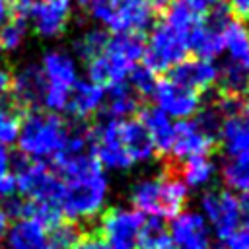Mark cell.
Instances as JSON below:
<instances>
[{"mask_svg":"<svg viewBox=\"0 0 249 249\" xmlns=\"http://www.w3.org/2000/svg\"><path fill=\"white\" fill-rule=\"evenodd\" d=\"M49 241L53 249H72L82 237V228L74 220H60L49 228Z\"/></svg>","mask_w":249,"mask_h":249,"instance_id":"4dcf8cb0","label":"cell"},{"mask_svg":"<svg viewBox=\"0 0 249 249\" xmlns=\"http://www.w3.org/2000/svg\"><path fill=\"white\" fill-rule=\"evenodd\" d=\"M43 72L47 76L49 84L72 88L78 80L76 76V64L72 56L64 51H49L43 58Z\"/></svg>","mask_w":249,"mask_h":249,"instance_id":"cb8c5ba5","label":"cell"},{"mask_svg":"<svg viewBox=\"0 0 249 249\" xmlns=\"http://www.w3.org/2000/svg\"><path fill=\"white\" fill-rule=\"evenodd\" d=\"M130 68H132V62L105 51L103 54H99L88 62V76H89V82H93L101 88L103 86L109 88L113 84L124 82Z\"/></svg>","mask_w":249,"mask_h":249,"instance_id":"d6986e66","label":"cell"},{"mask_svg":"<svg viewBox=\"0 0 249 249\" xmlns=\"http://www.w3.org/2000/svg\"><path fill=\"white\" fill-rule=\"evenodd\" d=\"M189 56L185 39L175 33L163 19H156L150 39L146 41L144 51V66L154 74H165L177 62Z\"/></svg>","mask_w":249,"mask_h":249,"instance_id":"277c9868","label":"cell"},{"mask_svg":"<svg viewBox=\"0 0 249 249\" xmlns=\"http://www.w3.org/2000/svg\"><path fill=\"white\" fill-rule=\"evenodd\" d=\"M235 19H249V0H224Z\"/></svg>","mask_w":249,"mask_h":249,"instance_id":"8d00e7d4","label":"cell"},{"mask_svg":"<svg viewBox=\"0 0 249 249\" xmlns=\"http://www.w3.org/2000/svg\"><path fill=\"white\" fill-rule=\"evenodd\" d=\"M68 126L66 121L56 115L54 111L43 113L27 111L21 115L19 128H18V150L27 154L29 158H53L66 140Z\"/></svg>","mask_w":249,"mask_h":249,"instance_id":"6da1fadb","label":"cell"},{"mask_svg":"<svg viewBox=\"0 0 249 249\" xmlns=\"http://www.w3.org/2000/svg\"><path fill=\"white\" fill-rule=\"evenodd\" d=\"M89 14L113 33H146L156 19L146 0H103L91 4Z\"/></svg>","mask_w":249,"mask_h":249,"instance_id":"7a4b0ae2","label":"cell"},{"mask_svg":"<svg viewBox=\"0 0 249 249\" xmlns=\"http://www.w3.org/2000/svg\"><path fill=\"white\" fill-rule=\"evenodd\" d=\"M163 160H167L175 167L177 175L189 187L206 185L212 179L214 169H216L212 160H210V156H191V158H185V160H175L171 156H165Z\"/></svg>","mask_w":249,"mask_h":249,"instance_id":"ffe728a7","label":"cell"},{"mask_svg":"<svg viewBox=\"0 0 249 249\" xmlns=\"http://www.w3.org/2000/svg\"><path fill=\"white\" fill-rule=\"evenodd\" d=\"M222 249H249V222H239L237 230L222 241Z\"/></svg>","mask_w":249,"mask_h":249,"instance_id":"e575fe53","label":"cell"},{"mask_svg":"<svg viewBox=\"0 0 249 249\" xmlns=\"http://www.w3.org/2000/svg\"><path fill=\"white\" fill-rule=\"evenodd\" d=\"M136 249H171L169 226L161 216L144 218L136 237Z\"/></svg>","mask_w":249,"mask_h":249,"instance_id":"d4e9b609","label":"cell"},{"mask_svg":"<svg viewBox=\"0 0 249 249\" xmlns=\"http://www.w3.org/2000/svg\"><path fill=\"white\" fill-rule=\"evenodd\" d=\"M105 193H107V181L103 173L82 179H68L64 181L60 210L68 220L74 222L89 220L101 210L105 202Z\"/></svg>","mask_w":249,"mask_h":249,"instance_id":"3957f363","label":"cell"},{"mask_svg":"<svg viewBox=\"0 0 249 249\" xmlns=\"http://www.w3.org/2000/svg\"><path fill=\"white\" fill-rule=\"evenodd\" d=\"M200 206L220 241L237 230L241 222L239 198L228 189H208L200 198Z\"/></svg>","mask_w":249,"mask_h":249,"instance_id":"52a82bcc","label":"cell"},{"mask_svg":"<svg viewBox=\"0 0 249 249\" xmlns=\"http://www.w3.org/2000/svg\"><path fill=\"white\" fill-rule=\"evenodd\" d=\"M47 76L41 66L27 64L16 72H12V84H10V101L21 111H37L45 107V91H47Z\"/></svg>","mask_w":249,"mask_h":249,"instance_id":"ba28073f","label":"cell"},{"mask_svg":"<svg viewBox=\"0 0 249 249\" xmlns=\"http://www.w3.org/2000/svg\"><path fill=\"white\" fill-rule=\"evenodd\" d=\"M142 103L144 101L132 91L126 82H119L109 86V103L105 107H99V111L113 119H128L138 113Z\"/></svg>","mask_w":249,"mask_h":249,"instance_id":"44dd1931","label":"cell"},{"mask_svg":"<svg viewBox=\"0 0 249 249\" xmlns=\"http://www.w3.org/2000/svg\"><path fill=\"white\" fill-rule=\"evenodd\" d=\"M97 2H103V0H80V4H84V6H91V4H97Z\"/></svg>","mask_w":249,"mask_h":249,"instance_id":"f6af8a7d","label":"cell"},{"mask_svg":"<svg viewBox=\"0 0 249 249\" xmlns=\"http://www.w3.org/2000/svg\"><path fill=\"white\" fill-rule=\"evenodd\" d=\"M224 47L228 49V58L249 68V31L235 18L224 29Z\"/></svg>","mask_w":249,"mask_h":249,"instance_id":"484cf974","label":"cell"},{"mask_svg":"<svg viewBox=\"0 0 249 249\" xmlns=\"http://www.w3.org/2000/svg\"><path fill=\"white\" fill-rule=\"evenodd\" d=\"M4 241V249H53L49 241L47 228H43L35 220H18L8 231Z\"/></svg>","mask_w":249,"mask_h":249,"instance_id":"ac0fdd59","label":"cell"},{"mask_svg":"<svg viewBox=\"0 0 249 249\" xmlns=\"http://www.w3.org/2000/svg\"><path fill=\"white\" fill-rule=\"evenodd\" d=\"M103 88L93 84V82H74V86L70 88V95H68V103L66 109L70 119H82V121H89V117H93L99 107L103 105Z\"/></svg>","mask_w":249,"mask_h":249,"instance_id":"2e32d148","label":"cell"},{"mask_svg":"<svg viewBox=\"0 0 249 249\" xmlns=\"http://www.w3.org/2000/svg\"><path fill=\"white\" fill-rule=\"evenodd\" d=\"M8 165H10V156L4 144H0V175L8 173Z\"/></svg>","mask_w":249,"mask_h":249,"instance_id":"b9f144b4","label":"cell"},{"mask_svg":"<svg viewBox=\"0 0 249 249\" xmlns=\"http://www.w3.org/2000/svg\"><path fill=\"white\" fill-rule=\"evenodd\" d=\"M2 51H4V49H2V45H0V53H2Z\"/></svg>","mask_w":249,"mask_h":249,"instance_id":"bcb514c9","label":"cell"},{"mask_svg":"<svg viewBox=\"0 0 249 249\" xmlns=\"http://www.w3.org/2000/svg\"><path fill=\"white\" fill-rule=\"evenodd\" d=\"M222 179L228 189L249 193V150L230 156L222 165Z\"/></svg>","mask_w":249,"mask_h":249,"instance_id":"83f0119b","label":"cell"},{"mask_svg":"<svg viewBox=\"0 0 249 249\" xmlns=\"http://www.w3.org/2000/svg\"><path fill=\"white\" fill-rule=\"evenodd\" d=\"M130 202L138 212H148L150 216L163 218V202H161V185L160 177L142 179L130 189Z\"/></svg>","mask_w":249,"mask_h":249,"instance_id":"603a6c76","label":"cell"},{"mask_svg":"<svg viewBox=\"0 0 249 249\" xmlns=\"http://www.w3.org/2000/svg\"><path fill=\"white\" fill-rule=\"evenodd\" d=\"M171 249H212L206 222L196 212H181L169 226Z\"/></svg>","mask_w":249,"mask_h":249,"instance_id":"8fae6325","label":"cell"},{"mask_svg":"<svg viewBox=\"0 0 249 249\" xmlns=\"http://www.w3.org/2000/svg\"><path fill=\"white\" fill-rule=\"evenodd\" d=\"M218 152V146L210 142L195 126L193 121H179L173 124V144L169 156L175 160H185L191 156H212Z\"/></svg>","mask_w":249,"mask_h":249,"instance_id":"4fadbf2b","label":"cell"},{"mask_svg":"<svg viewBox=\"0 0 249 249\" xmlns=\"http://www.w3.org/2000/svg\"><path fill=\"white\" fill-rule=\"evenodd\" d=\"M228 158L249 150V123L237 117H226L220 130V148Z\"/></svg>","mask_w":249,"mask_h":249,"instance_id":"7402d4cb","label":"cell"},{"mask_svg":"<svg viewBox=\"0 0 249 249\" xmlns=\"http://www.w3.org/2000/svg\"><path fill=\"white\" fill-rule=\"evenodd\" d=\"M146 2H148V6H150L152 14L156 16V19H161V18L165 16L167 8L173 4V0H146Z\"/></svg>","mask_w":249,"mask_h":249,"instance_id":"f35d334b","label":"cell"},{"mask_svg":"<svg viewBox=\"0 0 249 249\" xmlns=\"http://www.w3.org/2000/svg\"><path fill=\"white\" fill-rule=\"evenodd\" d=\"M183 2H187L196 14H200V16H204L212 6H216L220 0H183Z\"/></svg>","mask_w":249,"mask_h":249,"instance_id":"ab89813d","label":"cell"},{"mask_svg":"<svg viewBox=\"0 0 249 249\" xmlns=\"http://www.w3.org/2000/svg\"><path fill=\"white\" fill-rule=\"evenodd\" d=\"M175 33H179L183 39L189 35V31L202 19L200 14H196L187 2L183 0H173V4L167 8L165 16L161 18Z\"/></svg>","mask_w":249,"mask_h":249,"instance_id":"f1b7e54d","label":"cell"},{"mask_svg":"<svg viewBox=\"0 0 249 249\" xmlns=\"http://www.w3.org/2000/svg\"><path fill=\"white\" fill-rule=\"evenodd\" d=\"M12 72L8 66L0 64V99L10 93V84H12Z\"/></svg>","mask_w":249,"mask_h":249,"instance_id":"74e56055","label":"cell"},{"mask_svg":"<svg viewBox=\"0 0 249 249\" xmlns=\"http://www.w3.org/2000/svg\"><path fill=\"white\" fill-rule=\"evenodd\" d=\"M152 97L156 99V103L160 105L161 111L169 113L171 117H179V119L195 115L202 103L200 93H196L189 88H183L167 78H161L156 82Z\"/></svg>","mask_w":249,"mask_h":249,"instance_id":"9c48e42d","label":"cell"},{"mask_svg":"<svg viewBox=\"0 0 249 249\" xmlns=\"http://www.w3.org/2000/svg\"><path fill=\"white\" fill-rule=\"evenodd\" d=\"M72 18V0H35L31 18L41 37H58Z\"/></svg>","mask_w":249,"mask_h":249,"instance_id":"7c38bea8","label":"cell"},{"mask_svg":"<svg viewBox=\"0 0 249 249\" xmlns=\"http://www.w3.org/2000/svg\"><path fill=\"white\" fill-rule=\"evenodd\" d=\"M25 29H27V21L21 18H10L4 25H0V45L6 51H14L21 45L23 37H25Z\"/></svg>","mask_w":249,"mask_h":249,"instance_id":"d6a6232c","label":"cell"},{"mask_svg":"<svg viewBox=\"0 0 249 249\" xmlns=\"http://www.w3.org/2000/svg\"><path fill=\"white\" fill-rule=\"evenodd\" d=\"M136 117L146 126V130L152 138L156 156H160V158L169 156L171 144H173V124L167 119V115L160 107H154L150 103H142Z\"/></svg>","mask_w":249,"mask_h":249,"instance_id":"9a60e30c","label":"cell"},{"mask_svg":"<svg viewBox=\"0 0 249 249\" xmlns=\"http://www.w3.org/2000/svg\"><path fill=\"white\" fill-rule=\"evenodd\" d=\"M68 95H70V88L64 86H56V84H47V91H45V107H49L51 111H64L66 103H68Z\"/></svg>","mask_w":249,"mask_h":249,"instance_id":"836d02e7","label":"cell"},{"mask_svg":"<svg viewBox=\"0 0 249 249\" xmlns=\"http://www.w3.org/2000/svg\"><path fill=\"white\" fill-rule=\"evenodd\" d=\"M241 115H243V119L249 123V97H245V101H243V107H241Z\"/></svg>","mask_w":249,"mask_h":249,"instance_id":"ee69618b","label":"cell"},{"mask_svg":"<svg viewBox=\"0 0 249 249\" xmlns=\"http://www.w3.org/2000/svg\"><path fill=\"white\" fill-rule=\"evenodd\" d=\"M16 177V187L23 195V198L33 200H49L60 204V196L64 191V181L41 160L31 158L25 167H21Z\"/></svg>","mask_w":249,"mask_h":249,"instance_id":"5b68a950","label":"cell"},{"mask_svg":"<svg viewBox=\"0 0 249 249\" xmlns=\"http://www.w3.org/2000/svg\"><path fill=\"white\" fill-rule=\"evenodd\" d=\"M107 53L123 56L128 62L140 60L146 51V33H115L107 43Z\"/></svg>","mask_w":249,"mask_h":249,"instance_id":"4316f807","label":"cell"},{"mask_svg":"<svg viewBox=\"0 0 249 249\" xmlns=\"http://www.w3.org/2000/svg\"><path fill=\"white\" fill-rule=\"evenodd\" d=\"M12 4L14 0H0V25H4L12 18Z\"/></svg>","mask_w":249,"mask_h":249,"instance_id":"60d3db41","label":"cell"},{"mask_svg":"<svg viewBox=\"0 0 249 249\" xmlns=\"http://www.w3.org/2000/svg\"><path fill=\"white\" fill-rule=\"evenodd\" d=\"M156 74L152 70H148L144 64L140 66H132L128 70V86L132 88V91L144 101L148 103V99L152 97L154 93V88H156Z\"/></svg>","mask_w":249,"mask_h":249,"instance_id":"1f68e13d","label":"cell"},{"mask_svg":"<svg viewBox=\"0 0 249 249\" xmlns=\"http://www.w3.org/2000/svg\"><path fill=\"white\" fill-rule=\"evenodd\" d=\"M6 231H8V218H6L4 210L0 208V243H2V239L6 235Z\"/></svg>","mask_w":249,"mask_h":249,"instance_id":"7bdbcfd3","label":"cell"},{"mask_svg":"<svg viewBox=\"0 0 249 249\" xmlns=\"http://www.w3.org/2000/svg\"><path fill=\"white\" fill-rule=\"evenodd\" d=\"M142 222V212L111 206L101 214L99 233L103 235L109 249H136V237Z\"/></svg>","mask_w":249,"mask_h":249,"instance_id":"8992f818","label":"cell"},{"mask_svg":"<svg viewBox=\"0 0 249 249\" xmlns=\"http://www.w3.org/2000/svg\"><path fill=\"white\" fill-rule=\"evenodd\" d=\"M185 43H187L189 54H193L195 58L212 60L224 49V31L214 27V25H210V23H206L204 16H202V19L185 37Z\"/></svg>","mask_w":249,"mask_h":249,"instance_id":"e0dca14e","label":"cell"},{"mask_svg":"<svg viewBox=\"0 0 249 249\" xmlns=\"http://www.w3.org/2000/svg\"><path fill=\"white\" fill-rule=\"evenodd\" d=\"M117 134L119 142L128 154V158L134 161H146L156 156L152 138L146 130V126L140 123L138 117H128V119H119L117 123Z\"/></svg>","mask_w":249,"mask_h":249,"instance_id":"5bb4252c","label":"cell"},{"mask_svg":"<svg viewBox=\"0 0 249 249\" xmlns=\"http://www.w3.org/2000/svg\"><path fill=\"white\" fill-rule=\"evenodd\" d=\"M247 93H249V86H247Z\"/></svg>","mask_w":249,"mask_h":249,"instance_id":"7dc6e473","label":"cell"},{"mask_svg":"<svg viewBox=\"0 0 249 249\" xmlns=\"http://www.w3.org/2000/svg\"><path fill=\"white\" fill-rule=\"evenodd\" d=\"M109 39H111V33H109L107 29H101V27L88 29L84 35H80V37L74 41V53H76L84 62H89V60H93L95 56H99V54L105 53Z\"/></svg>","mask_w":249,"mask_h":249,"instance_id":"f546056e","label":"cell"},{"mask_svg":"<svg viewBox=\"0 0 249 249\" xmlns=\"http://www.w3.org/2000/svg\"><path fill=\"white\" fill-rule=\"evenodd\" d=\"M167 80L189 88L196 93H206L208 89H212L216 86V78H218V70L216 64L208 58H185L181 62H177L173 68H169L165 72Z\"/></svg>","mask_w":249,"mask_h":249,"instance_id":"30bf717a","label":"cell"},{"mask_svg":"<svg viewBox=\"0 0 249 249\" xmlns=\"http://www.w3.org/2000/svg\"><path fill=\"white\" fill-rule=\"evenodd\" d=\"M72 249H109V247H107L103 235L99 233V230H93V231L82 233V237L78 239V243Z\"/></svg>","mask_w":249,"mask_h":249,"instance_id":"d590c367","label":"cell"}]
</instances>
